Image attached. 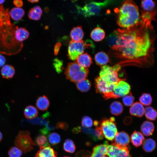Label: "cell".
I'll use <instances>...</instances> for the list:
<instances>
[{
	"label": "cell",
	"instance_id": "cell-28",
	"mask_svg": "<svg viewBox=\"0 0 157 157\" xmlns=\"http://www.w3.org/2000/svg\"><path fill=\"white\" fill-rule=\"evenodd\" d=\"M156 147L155 141L152 138H148L144 139L142 144L143 150L146 152H151L153 151Z\"/></svg>",
	"mask_w": 157,
	"mask_h": 157
},
{
	"label": "cell",
	"instance_id": "cell-25",
	"mask_svg": "<svg viewBox=\"0 0 157 157\" xmlns=\"http://www.w3.org/2000/svg\"><path fill=\"white\" fill-rule=\"evenodd\" d=\"M36 105L38 109L44 111L48 109L50 105V102L47 97L44 95L38 98Z\"/></svg>",
	"mask_w": 157,
	"mask_h": 157
},
{
	"label": "cell",
	"instance_id": "cell-17",
	"mask_svg": "<svg viewBox=\"0 0 157 157\" xmlns=\"http://www.w3.org/2000/svg\"><path fill=\"white\" fill-rule=\"evenodd\" d=\"M130 139L132 145L136 148L142 144L144 140V137L141 132L135 131L131 135Z\"/></svg>",
	"mask_w": 157,
	"mask_h": 157
},
{
	"label": "cell",
	"instance_id": "cell-37",
	"mask_svg": "<svg viewBox=\"0 0 157 157\" xmlns=\"http://www.w3.org/2000/svg\"><path fill=\"white\" fill-rule=\"evenodd\" d=\"M49 142L53 145L58 144L61 141L60 135L58 133L52 132L49 134L48 136Z\"/></svg>",
	"mask_w": 157,
	"mask_h": 157
},
{
	"label": "cell",
	"instance_id": "cell-40",
	"mask_svg": "<svg viewBox=\"0 0 157 157\" xmlns=\"http://www.w3.org/2000/svg\"><path fill=\"white\" fill-rule=\"evenodd\" d=\"M117 40V36L115 31L109 34L106 38L108 44L111 47L116 44Z\"/></svg>",
	"mask_w": 157,
	"mask_h": 157
},
{
	"label": "cell",
	"instance_id": "cell-23",
	"mask_svg": "<svg viewBox=\"0 0 157 157\" xmlns=\"http://www.w3.org/2000/svg\"><path fill=\"white\" fill-rule=\"evenodd\" d=\"M15 73V70L14 67L10 65H4L1 70V74L2 77L7 79L12 78Z\"/></svg>",
	"mask_w": 157,
	"mask_h": 157
},
{
	"label": "cell",
	"instance_id": "cell-31",
	"mask_svg": "<svg viewBox=\"0 0 157 157\" xmlns=\"http://www.w3.org/2000/svg\"><path fill=\"white\" fill-rule=\"evenodd\" d=\"M24 13L23 9L17 7L12 9L10 11L9 14L13 20L17 21L21 20L24 16Z\"/></svg>",
	"mask_w": 157,
	"mask_h": 157
},
{
	"label": "cell",
	"instance_id": "cell-3",
	"mask_svg": "<svg viewBox=\"0 0 157 157\" xmlns=\"http://www.w3.org/2000/svg\"><path fill=\"white\" fill-rule=\"evenodd\" d=\"M116 11L117 14V24L123 28L133 26L140 21L138 7L133 0H124Z\"/></svg>",
	"mask_w": 157,
	"mask_h": 157
},
{
	"label": "cell",
	"instance_id": "cell-15",
	"mask_svg": "<svg viewBox=\"0 0 157 157\" xmlns=\"http://www.w3.org/2000/svg\"><path fill=\"white\" fill-rule=\"evenodd\" d=\"M108 144V142L105 141L104 142L103 144H100L95 146L93 149L92 153L90 157H103L107 155V145Z\"/></svg>",
	"mask_w": 157,
	"mask_h": 157
},
{
	"label": "cell",
	"instance_id": "cell-41",
	"mask_svg": "<svg viewBox=\"0 0 157 157\" xmlns=\"http://www.w3.org/2000/svg\"><path fill=\"white\" fill-rule=\"evenodd\" d=\"M135 100L134 97L131 92L124 96L122 99L124 105L126 106H131L133 104Z\"/></svg>",
	"mask_w": 157,
	"mask_h": 157
},
{
	"label": "cell",
	"instance_id": "cell-30",
	"mask_svg": "<svg viewBox=\"0 0 157 157\" xmlns=\"http://www.w3.org/2000/svg\"><path fill=\"white\" fill-rule=\"evenodd\" d=\"M76 85L78 90L83 92H86L90 90L91 84L88 79L85 78L76 82Z\"/></svg>",
	"mask_w": 157,
	"mask_h": 157
},
{
	"label": "cell",
	"instance_id": "cell-22",
	"mask_svg": "<svg viewBox=\"0 0 157 157\" xmlns=\"http://www.w3.org/2000/svg\"><path fill=\"white\" fill-rule=\"evenodd\" d=\"M29 33L24 28H18L16 27L15 30V36L17 40L19 42L22 41L27 39L29 37Z\"/></svg>",
	"mask_w": 157,
	"mask_h": 157
},
{
	"label": "cell",
	"instance_id": "cell-51",
	"mask_svg": "<svg viewBox=\"0 0 157 157\" xmlns=\"http://www.w3.org/2000/svg\"><path fill=\"white\" fill-rule=\"evenodd\" d=\"M28 1L31 3L38 2L39 0H28Z\"/></svg>",
	"mask_w": 157,
	"mask_h": 157
},
{
	"label": "cell",
	"instance_id": "cell-35",
	"mask_svg": "<svg viewBox=\"0 0 157 157\" xmlns=\"http://www.w3.org/2000/svg\"><path fill=\"white\" fill-rule=\"evenodd\" d=\"M81 131L87 135L93 141H96L99 140L95 133V130L89 128L80 127Z\"/></svg>",
	"mask_w": 157,
	"mask_h": 157
},
{
	"label": "cell",
	"instance_id": "cell-48",
	"mask_svg": "<svg viewBox=\"0 0 157 157\" xmlns=\"http://www.w3.org/2000/svg\"><path fill=\"white\" fill-rule=\"evenodd\" d=\"M6 62V59L3 55L0 54V67L3 66Z\"/></svg>",
	"mask_w": 157,
	"mask_h": 157
},
{
	"label": "cell",
	"instance_id": "cell-8",
	"mask_svg": "<svg viewBox=\"0 0 157 157\" xmlns=\"http://www.w3.org/2000/svg\"><path fill=\"white\" fill-rule=\"evenodd\" d=\"M115 118L111 117L109 118H103L99 122V125L104 137L107 139L113 141L117 133Z\"/></svg>",
	"mask_w": 157,
	"mask_h": 157
},
{
	"label": "cell",
	"instance_id": "cell-5",
	"mask_svg": "<svg viewBox=\"0 0 157 157\" xmlns=\"http://www.w3.org/2000/svg\"><path fill=\"white\" fill-rule=\"evenodd\" d=\"M114 0H105L102 2L91 1L83 7L77 6L78 13L85 17L98 15L103 8L112 3Z\"/></svg>",
	"mask_w": 157,
	"mask_h": 157
},
{
	"label": "cell",
	"instance_id": "cell-55",
	"mask_svg": "<svg viewBox=\"0 0 157 157\" xmlns=\"http://www.w3.org/2000/svg\"><path fill=\"white\" fill-rule=\"evenodd\" d=\"M103 157H108L104 156Z\"/></svg>",
	"mask_w": 157,
	"mask_h": 157
},
{
	"label": "cell",
	"instance_id": "cell-26",
	"mask_svg": "<svg viewBox=\"0 0 157 157\" xmlns=\"http://www.w3.org/2000/svg\"><path fill=\"white\" fill-rule=\"evenodd\" d=\"M42 13V11L41 8L37 6L30 10L28 16L30 19L38 20L40 19Z\"/></svg>",
	"mask_w": 157,
	"mask_h": 157
},
{
	"label": "cell",
	"instance_id": "cell-16",
	"mask_svg": "<svg viewBox=\"0 0 157 157\" xmlns=\"http://www.w3.org/2000/svg\"><path fill=\"white\" fill-rule=\"evenodd\" d=\"M144 108L140 102H136L133 104L129 109L130 114L139 117H142L144 114Z\"/></svg>",
	"mask_w": 157,
	"mask_h": 157
},
{
	"label": "cell",
	"instance_id": "cell-11",
	"mask_svg": "<svg viewBox=\"0 0 157 157\" xmlns=\"http://www.w3.org/2000/svg\"><path fill=\"white\" fill-rule=\"evenodd\" d=\"M107 147V155L109 157H131L129 154V146L119 147L108 144Z\"/></svg>",
	"mask_w": 157,
	"mask_h": 157
},
{
	"label": "cell",
	"instance_id": "cell-7",
	"mask_svg": "<svg viewBox=\"0 0 157 157\" xmlns=\"http://www.w3.org/2000/svg\"><path fill=\"white\" fill-rule=\"evenodd\" d=\"M101 68L99 76L107 83L116 84L120 81L125 80L119 77L118 73L120 67L118 65L113 67L106 65L101 66Z\"/></svg>",
	"mask_w": 157,
	"mask_h": 157
},
{
	"label": "cell",
	"instance_id": "cell-14",
	"mask_svg": "<svg viewBox=\"0 0 157 157\" xmlns=\"http://www.w3.org/2000/svg\"><path fill=\"white\" fill-rule=\"evenodd\" d=\"M58 153L49 144L47 146H40L35 157H57Z\"/></svg>",
	"mask_w": 157,
	"mask_h": 157
},
{
	"label": "cell",
	"instance_id": "cell-13",
	"mask_svg": "<svg viewBox=\"0 0 157 157\" xmlns=\"http://www.w3.org/2000/svg\"><path fill=\"white\" fill-rule=\"evenodd\" d=\"M111 144L119 147L129 146L130 138L129 134L124 131L117 132L114 140L112 141Z\"/></svg>",
	"mask_w": 157,
	"mask_h": 157
},
{
	"label": "cell",
	"instance_id": "cell-38",
	"mask_svg": "<svg viewBox=\"0 0 157 157\" xmlns=\"http://www.w3.org/2000/svg\"><path fill=\"white\" fill-rule=\"evenodd\" d=\"M35 142L36 144L40 146H45L49 145L47 137L42 134L39 135L35 138Z\"/></svg>",
	"mask_w": 157,
	"mask_h": 157
},
{
	"label": "cell",
	"instance_id": "cell-45",
	"mask_svg": "<svg viewBox=\"0 0 157 157\" xmlns=\"http://www.w3.org/2000/svg\"><path fill=\"white\" fill-rule=\"evenodd\" d=\"M96 126L95 131L97 137L99 140L103 139L104 138V135L99 125V123L98 125Z\"/></svg>",
	"mask_w": 157,
	"mask_h": 157
},
{
	"label": "cell",
	"instance_id": "cell-46",
	"mask_svg": "<svg viewBox=\"0 0 157 157\" xmlns=\"http://www.w3.org/2000/svg\"><path fill=\"white\" fill-rule=\"evenodd\" d=\"M68 124L64 122H58L57 123L56 127L57 129H60L64 131L66 130L68 128Z\"/></svg>",
	"mask_w": 157,
	"mask_h": 157
},
{
	"label": "cell",
	"instance_id": "cell-1",
	"mask_svg": "<svg viewBox=\"0 0 157 157\" xmlns=\"http://www.w3.org/2000/svg\"><path fill=\"white\" fill-rule=\"evenodd\" d=\"M151 22L140 20L133 26L115 31L117 40L111 47L112 53L117 57L132 60L141 66H152L156 36Z\"/></svg>",
	"mask_w": 157,
	"mask_h": 157
},
{
	"label": "cell",
	"instance_id": "cell-20",
	"mask_svg": "<svg viewBox=\"0 0 157 157\" xmlns=\"http://www.w3.org/2000/svg\"><path fill=\"white\" fill-rule=\"evenodd\" d=\"M84 33L82 27L78 26L73 28L71 31L70 36L71 41H79L82 40Z\"/></svg>",
	"mask_w": 157,
	"mask_h": 157
},
{
	"label": "cell",
	"instance_id": "cell-53",
	"mask_svg": "<svg viewBox=\"0 0 157 157\" xmlns=\"http://www.w3.org/2000/svg\"><path fill=\"white\" fill-rule=\"evenodd\" d=\"M5 0H0V4L3 3Z\"/></svg>",
	"mask_w": 157,
	"mask_h": 157
},
{
	"label": "cell",
	"instance_id": "cell-44",
	"mask_svg": "<svg viewBox=\"0 0 157 157\" xmlns=\"http://www.w3.org/2000/svg\"><path fill=\"white\" fill-rule=\"evenodd\" d=\"M29 122L34 124L46 125L48 123L44 119L38 118L29 121Z\"/></svg>",
	"mask_w": 157,
	"mask_h": 157
},
{
	"label": "cell",
	"instance_id": "cell-47",
	"mask_svg": "<svg viewBox=\"0 0 157 157\" xmlns=\"http://www.w3.org/2000/svg\"><path fill=\"white\" fill-rule=\"evenodd\" d=\"M61 45V43L60 42L56 43L54 47V53L55 55L58 54Z\"/></svg>",
	"mask_w": 157,
	"mask_h": 157
},
{
	"label": "cell",
	"instance_id": "cell-6",
	"mask_svg": "<svg viewBox=\"0 0 157 157\" xmlns=\"http://www.w3.org/2000/svg\"><path fill=\"white\" fill-rule=\"evenodd\" d=\"M14 144L25 154L32 151L34 149V147L36 145L28 131H19L16 137Z\"/></svg>",
	"mask_w": 157,
	"mask_h": 157
},
{
	"label": "cell",
	"instance_id": "cell-29",
	"mask_svg": "<svg viewBox=\"0 0 157 157\" xmlns=\"http://www.w3.org/2000/svg\"><path fill=\"white\" fill-rule=\"evenodd\" d=\"M38 114L37 108L32 105H28L26 107L24 110L25 117L28 119H32L36 117Z\"/></svg>",
	"mask_w": 157,
	"mask_h": 157
},
{
	"label": "cell",
	"instance_id": "cell-39",
	"mask_svg": "<svg viewBox=\"0 0 157 157\" xmlns=\"http://www.w3.org/2000/svg\"><path fill=\"white\" fill-rule=\"evenodd\" d=\"M8 154L9 157H21L22 151L16 147H11L8 151Z\"/></svg>",
	"mask_w": 157,
	"mask_h": 157
},
{
	"label": "cell",
	"instance_id": "cell-12",
	"mask_svg": "<svg viewBox=\"0 0 157 157\" xmlns=\"http://www.w3.org/2000/svg\"><path fill=\"white\" fill-rule=\"evenodd\" d=\"M116 85L107 83L103 80L99 76L96 77L94 80L96 92L103 95L112 91Z\"/></svg>",
	"mask_w": 157,
	"mask_h": 157
},
{
	"label": "cell",
	"instance_id": "cell-19",
	"mask_svg": "<svg viewBox=\"0 0 157 157\" xmlns=\"http://www.w3.org/2000/svg\"><path fill=\"white\" fill-rule=\"evenodd\" d=\"M76 60L77 63L80 65L86 68L89 67L92 63L91 56L87 53L80 55Z\"/></svg>",
	"mask_w": 157,
	"mask_h": 157
},
{
	"label": "cell",
	"instance_id": "cell-36",
	"mask_svg": "<svg viewBox=\"0 0 157 157\" xmlns=\"http://www.w3.org/2000/svg\"><path fill=\"white\" fill-rule=\"evenodd\" d=\"M139 100L142 105L148 106L151 104L152 99L150 94L144 93L139 97Z\"/></svg>",
	"mask_w": 157,
	"mask_h": 157
},
{
	"label": "cell",
	"instance_id": "cell-52",
	"mask_svg": "<svg viewBox=\"0 0 157 157\" xmlns=\"http://www.w3.org/2000/svg\"><path fill=\"white\" fill-rule=\"evenodd\" d=\"M3 138L2 133L0 131V142L1 141Z\"/></svg>",
	"mask_w": 157,
	"mask_h": 157
},
{
	"label": "cell",
	"instance_id": "cell-9",
	"mask_svg": "<svg viewBox=\"0 0 157 157\" xmlns=\"http://www.w3.org/2000/svg\"><path fill=\"white\" fill-rule=\"evenodd\" d=\"M90 45H92V44L88 41L85 42L82 40L79 41H71L68 47V58L72 60H76L79 55L83 53L85 48Z\"/></svg>",
	"mask_w": 157,
	"mask_h": 157
},
{
	"label": "cell",
	"instance_id": "cell-33",
	"mask_svg": "<svg viewBox=\"0 0 157 157\" xmlns=\"http://www.w3.org/2000/svg\"><path fill=\"white\" fill-rule=\"evenodd\" d=\"M63 150L66 152L73 153L75 151L76 147L74 141L69 139H66L63 144Z\"/></svg>",
	"mask_w": 157,
	"mask_h": 157
},
{
	"label": "cell",
	"instance_id": "cell-34",
	"mask_svg": "<svg viewBox=\"0 0 157 157\" xmlns=\"http://www.w3.org/2000/svg\"><path fill=\"white\" fill-rule=\"evenodd\" d=\"M156 3L153 0H142L141 6L142 10L147 11H151L155 9Z\"/></svg>",
	"mask_w": 157,
	"mask_h": 157
},
{
	"label": "cell",
	"instance_id": "cell-10",
	"mask_svg": "<svg viewBox=\"0 0 157 157\" xmlns=\"http://www.w3.org/2000/svg\"><path fill=\"white\" fill-rule=\"evenodd\" d=\"M130 90L131 86L129 84L124 81H121L116 84L112 91L103 96L105 99L120 98L128 94Z\"/></svg>",
	"mask_w": 157,
	"mask_h": 157
},
{
	"label": "cell",
	"instance_id": "cell-50",
	"mask_svg": "<svg viewBox=\"0 0 157 157\" xmlns=\"http://www.w3.org/2000/svg\"><path fill=\"white\" fill-rule=\"evenodd\" d=\"M72 132L75 134H78L81 132L79 126L74 128L72 130Z\"/></svg>",
	"mask_w": 157,
	"mask_h": 157
},
{
	"label": "cell",
	"instance_id": "cell-21",
	"mask_svg": "<svg viewBox=\"0 0 157 157\" xmlns=\"http://www.w3.org/2000/svg\"><path fill=\"white\" fill-rule=\"evenodd\" d=\"M94 60L96 64L100 66L106 65L109 61L108 56L102 51L99 52L95 55Z\"/></svg>",
	"mask_w": 157,
	"mask_h": 157
},
{
	"label": "cell",
	"instance_id": "cell-43",
	"mask_svg": "<svg viewBox=\"0 0 157 157\" xmlns=\"http://www.w3.org/2000/svg\"><path fill=\"white\" fill-rule=\"evenodd\" d=\"M53 66L56 71L58 73H61L63 68V62L58 59L56 58L53 60Z\"/></svg>",
	"mask_w": 157,
	"mask_h": 157
},
{
	"label": "cell",
	"instance_id": "cell-24",
	"mask_svg": "<svg viewBox=\"0 0 157 157\" xmlns=\"http://www.w3.org/2000/svg\"><path fill=\"white\" fill-rule=\"evenodd\" d=\"M105 32L101 28L98 27L94 28L90 33V37L94 41L99 42L105 38Z\"/></svg>",
	"mask_w": 157,
	"mask_h": 157
},
{
	"label": "cell",
	"instance_id": "cell-54",
	"mask_svg": "<svg viewBox=\"0 0 157 157\" xmlns=\"http://www.w3.org/2000/svg\"><path fill=\"white\" fill-rule=\"evenodd\" d=\"M62 157H70L69 156H63Z\"/></svg>",
	"mask_w": 157,
	"mask_h": 157
},
{
	"label": "cell",
	"instance_id": "cell-4",
	"mask_svg": "<svg viewBox=\"0 0 157 157\" xmlns=\"http://www.w3.org/2000/svg\"><path fill=\"white\" fill-rule=\"evenodd\" d=\"M88 73V68L83 67L74 62L68 64L64 73L67 79L76 82L85 78Z\"/></svg>",
	"mask_w": 157,
	"mask_h": 157
},
{
	"label": "cell",
	"instance_id": "cell-27",
	"mask_svg": "<svg viewBox=\"0 0 157 157\" xmlns=\"http://www.w3.org/2000/svg\"><path fill=\"white\" fill-rule=\"evenodd\" d=\"M124 107L120 102L115 101L112 102L110 107L111 113L113 115L117 116L120 115L123 112Z\"/></svg>",
	"mask_w": 157,
	"mask_h": 157
},
{
	"label": "cell",
	"instance_id": "cell-18",
	"mask_svg": "<svg viewBox=\"0 0 157 157\" xmlns=\"http://www.w3.org/2000/svg\"><path fill=\"white\" fill-rule=\"evenodd\" d=\"M154 129L155 126L153 123L148 121L144 122L140 127L142 133L146 136L151 135L153 134Z\"/></svg>",
	"mask_w": 157,
	"mask_h": 157
},
{
	"label": "cell",
	"instance_id": "cell-32",
	"mask_svg": "<svg viewBox=\"0 0 157 157\" xmlns=\"http://www.w3.org/2000/svg\"><path fill=\"white\" fill-rule=\"evenodd\" d=\"M144 114L146 118L149 120L155 121L157 118V111L151 106L145 108Z\"/></svg>",
	"mask_w": 157,
	"mask_h": 157
},
{
	"label": "cell",
	"instance_id": "cell-2",
	"mask_svg": "<svg viewBox=\"0 0 157 157\" xmlns=\"http://www.w3.org/2000/svg\"><path fill=\"white\" fill-rule=\"evenodd\" d=\"M12 24L8 9L0 6V53L12 55L19 52L22 48V42H18L15 36L16 28Z\"/></svg>",
	"mask_w": 157,
	"mask_h": 157
},
{
	"label": "cell",
	"instance_id": "cell-49",
	"mask_svg": "<svg viewBox=\"0 0 157 157\" xmlns=\"http://www.w3.org/2000/svg\"><path fill=\"white\" fill-rule=\"evenodd\" d=\"M14 3L17 7H21L23 5V2L22 0H15Z\"/></svg>",
	"mask_w": 157,
	"mask_h": 157
},
{
	"label": "cell",
	"instance_id": "cell-42",
	"mask_svg": "<svg viewBox=\"0 0 157 157\" xmlns=\"http://www.w3.org/2000/svg\"><path fill=\"white\" fill-rule=\"evenodd\" d=\"M81 123L82 126L86 128H90L92 126L93 124L92 119L87 116H85L82 118Z\"/></svg>",
	"mask_w": 157,
	"mask_h": 157
}]
</instances>
